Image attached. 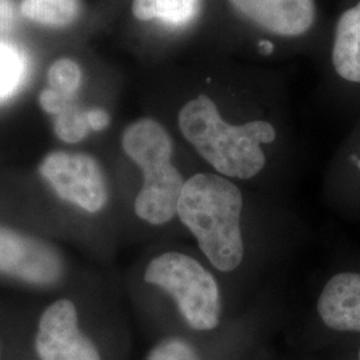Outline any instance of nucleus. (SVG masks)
Listing matches in <instances>:
<instances>
[{
  "mask_svg": "<svg viewBox=\"0 0 360 360\" xmlns=\"http://www.w3.org/2000/svg\"><path fill=\"white\" fill-rule=\"evenodd\" d=\"M206 0H134L132 13L142 22H158L175 28L193 25Z\"/></svg>",
  "mask_w": 360,
  "mask_h": 360,
  "instance_id": "11",
  "label": "nucleus"
},
{
  "mask_svg": "<svg viewBox=\"0 0 360 360\" xmlns=\"http://www.w3.org/2000/svg\"><path fill=\"white\" fill-rule=\"evenodd\" d=\"M16 15L13 0H0V35L10 32L15 26Z\"/></svg>",
  "mask_w": 360,
  "mask_h": 360,
  "instance_id": "18",
  "label": "nucleus"
},
{
  "mask_svg": "<svg viewBox=\"0 0 360 360\" xmlns=\"http://www.w3.org/2000/svg\"><path fill=\"white\" fill-rule=\"evenodd\" d=\"M26 75L25 55L10 43L0 41V102L11 98Z\"/></svg>",
  "mask_w": 360,
  "mask_h": 360,
  "instance_id": "13",
  "label": "nucleus"
},
{
  "mask_svg": "<svg viewBox=\"0 0 360 360\" xmlns=\"http://www.w3.org/2000/svg\"><path fill=\"white\" fill-rule=\"evenodd\" d=\"M23 16L38 25L65 27L72 25L80 15L79 0H22Z\"/></svg>",
  "mask_w": 360,
  "mask_h": 360,
  "instance_id": "12",
  "label": "nucleus"
},
{
  "mask_svg": "<svg viewBox=\"0 0 360 360\" xmlns=\"http://www.w3.org/2000/svg\"><path fill=\"white\" fill-rule=\"evenodd\" d=\"M354 160H360V147L356 151H351L349 155H348V162L351 163V162H354Z\"/></svg>",
  "mask_w": 360,
  "mask_h": 360,
  "instance_id": "20",
  "label": "nucleus"
},
{
  "mask_svg": "<svg viewBox=\"0 0 360 360\" xmlns=\"http://www.w3.org/2000/svg\"><path fill=\"white\" fill-rule=\"evenodd\" d=\"M86 116H87L90 129H94V131H102V129H107V126L110 124V116L102 108L87 110Z\"/></svg>",
  "mask_w": 360,
  "mask_h": 360,
  "instance_id": "19",
  "label": "nucleus"
},
{
  "mask_svg": "<svg viewBox=\"0 0 360 360\" xmlns=\"http://www.w3.org/2000/svg\"><path fill=\"white\" fill-rule=\"evenodd\" d=\"M184 139L220 175L252 179L269 163L267 147L279 142L281 129L270 117L232 124L220 115L210 92H199L180 108Z\"/></svg>",
  "mask_w": 360,
  "mask_h": 360,
  "instance_id": "1",
  "label": "nucleus"
},
{
  "mask_svg": "<svg viewBox=\"0 0 360 360\" xmlns=\"http://www.w3.org/2000/svg\"><path fill=\"white\" fill-rule=\"evenodd\" d=\"M319 70L328 89L360 95V0H340Z\"/></svg>",
  "mask_w": 360,
  "mask_h": 360,
  "instance_id": "6",
  "label": "nucleus"
},
{
  "mask_svg": "<svg viewBox=\"0 0 360 360\" xmlns=\"http://www.w3.org/2000/svg\"><path fill=\"white\" fill-rule=\"evenodd\" d=\"M242 210L243 196L236 184L217 174H196L184 181L176 214L211 264L230 272L245 255Z\"/></svg>",
  "mask_w": 360,
  "mask_h": 360,
  "instance_id": "3",
  "label": "nucleus"
},
{
  "mask_svg": "<svg viewBox=\"0 0 360 360\" xmlns=\"http://www.w3.org/2000/svg\"><path fill=\"white\" fill-rule=\"evenodd\" d=\"M72 102H74V98L65 96L58 91L51 90L50 87L41 91L39 96V103L41 105V108L52 115L60 114Z\"/></svg>",
  "mask_w": 360,
  "mask_h": 360,
  "instance_id": "17",
  "label": "nucleus"
},
{
  "mask_svg": "<svg viewBox=\"0 0 360 360\" xmlns=\"http://www.w3.org/2000/svg\"><path fill=\"white\" fill-rule=\"evenodd\" d=\"M49 87L65 96L75 98L82 84V70L77 62L63 58L56 60L49 70Z\"/></svg>",
  "mask_w": 360,
  "mask_h": 360,
  "instance_id": "15",
  "label": "nucleus"
},
{
  "mask_svg": "<svg viewBox=\"0 0 360 360\" xmlns=\"http://www.w3.org/2000/svg\"><path fill=\"white\" fill-rule=\"evenodd\" d=\"M35 348L40 360H101L94 343L79 331L77 309L67 299L43 312Z\"/></svg>",
  "mask_w": 360,
  "mask_h": 360,
  "instance_id": "8",
  "label": "nucleus"
},
{
  "mask_svg": "<svg viewBox=\"0 0 360 360\" xmlns=\"http://www.w3.org/2000/svg\"><path fill=\"white\" fill-rule=\"evenodd\" d=\"M144 281L163 288L174 297L184 321L193 330H214L220 318L217 281L193 257L167 252L148 264Z\"/></svg>",
  "mask_w": 360,
  "mask_h": 360,
  "instance_id": "5",
  "label": "nucleus"
},
{
  "mask_svg": "<svg viewBox=\"0 0 360 360\" xmlns=\"http://www.w3.org/2000/svg\"><path fill=\"white\" fill-rule=\"evenodd\" d=\"M316 309L331 330L360 333V274L340 272L333 276L324 285Z\"/></svg>",
  "mask_w": 360,
  "mask_h": 360,
  "instance_id": "10",
  "label": "nucleus"
},
{
  "mask_svg": "<svg viewBox=\"0 0 360 360\" xmlns=\"http://www.w3.org/2000/svg\"><path fill=\"white\" fill-rule=\"evenodd\" d=\"M359 360H360V351H359Z\"/></svg>",
  "mask_w": 360,
  "mask_h": 360,
  "instance_id": "21",
  "label": "nucleus"
},
{
  "mask_svg": "<svg viewBox=\"0 0 360 360\" xmlns=\"http://www.w3.org/2000/svg\"><path fill=\"white\" fill-rule=\"evenodd\" d=\"M62 262L49 245L0 227V272L27 283H55L62 276Z\"/></svg>",
  "mask_w": 360,
  "mask_h": 360,
  "instance_id": "9",
  "label": "nucleus"
},
{
  "mask_svg": "<svg viewBox=\"0 0 360 360\" xmlns=\"http://www.w3.org/2000/svg\"><path fill=\"white\" fill-rule=\"evenodd\" d=\"M86 111L87 110H82L72 102L60 114L56 115L55 132L60 141L77 143L89 135L90 126L87 122Z\"/></svg>",
  "mask_w": 360,
  "mask_h": 360,
  "instance_id": "14",
  "label": "nucleus"
},
{
  "mask_svg": "<svg viewBox=\"0 0 360 360\" xmlns=\"http://www.w3.org/2000/svg\"><path fill=\"white\" fill-rule=\"evenodd\" d=\"M147 360H200L188 343L180 339H168L150 352Z\"/></svg>",
  "mask_w": 360,
  "mask_h": 360,
  "instance_id": "16",
  "label": "nucleus"
},
{
  "mask_svg": "<svg viewBox=\"0 0 360 360\" xmlns=\"http://www.w3.org/2000/svg\"><path fill=\"white\" fill-rule=\"evenodd\" d=\"M122 146L142 169L143 186L135 199V212L150 224H163L175 217L184 181L172 165L174 144L160 123L146 117L123 132Z\"/></svg>",
  "mask_w": 360,
  "mask_h": 360,
  "instance_id": "4",
  "label": "nucleus"
},
{
  "mask_svg": "<svg viewBox=\"0 0 360 360\" xmlns=\"http://www.w3.org/2000/svg\"><path fill=\"white\" fill-rule=\"evenodd\" d=\"M40 174L65 202L98 212L107 203V184L98 162L86 154L51 153L40 165Z\"/></svg>",
  "mask_w": 360,
  "mask_h": 360,
  "instance_id": "7",
  "label": "nucleus"
},
{
  "mask_svg": "<svg viewBox=\"0 0 360 360\" xmlns=\"http://www.w3.org/2000/svg\"><path fill=\"white\" fill-rule=\"evenodd\" d=\"M224 6L260 60L322 62L330 19L319 0H224Z\"/></svg>",
  "mask_w": 360,
  "mask_h": 360,
  "instance_id": "2",
  "label": "nucleus"
}]
</instances>
